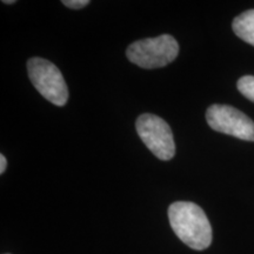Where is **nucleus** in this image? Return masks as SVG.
<instances>
[{
  "instance_id": "obj_1",
  "label": "nucleus",
  "mask_w": 254,
  "mask_h": 254,
  "mask_svg": "<svg viewBox=\"0 0 254 254\" xmlns=\"http://www.w3.org/2000/svg\"><path fill=\"white\" fill-rule=\"evenodd\" d=\"M168 219L177 237L195 251L212 243V227L202 208L194 202L177 201L168 207Z\"/></svg>"
},
{
  "instance_id": "obj_2",
  "label": "nucleus",
  "mask_w": 254,
  "mask_h": 254,
  "mask_svg": "<svg viewBox=\"0 0 254 254\" xmlns=\"http://www.w3.org/2000/svg\"><path fill=\"white\" fill-rule=\"evenodd\" d=\"M179 55V45L170 34L138 40L127 47L128 60L139 67L160 68L176 60Z\"/></svg>"
},
{
  "instance_id": "obj_3",
  "label": "nucleus",
  "mask_w": 254,
  "mask_h": 254,
  "mask_svg": "<svg viewBox=\"0 0 254 254\" xmlns=\"http://www.w3.org/2000/svg\"><path fill=\"white\" fill-rule=\"evenodd\" d=\"M27 72L33 86L46 100L56 106L67 103V85L55 64L43 58H31L27 62Z\"/></svg>"
},
{
  "instance_id": "obj_4",
  "label": "nucleus",
  "mask_w": 254,
  "mask_h": 254,
  "mask_svg": "<svg viewBox=\"0 0 254 254\" xmlns=\"http://www.w3.org/2000/svg\"><path fill=\"white\" fill-rule=\"evenodd\" d=\"M136 132L147 148L160 160H170L176 154L172 129L168 124L154 114H141L135 123Z\"/></svg>"
},
{
  "instance_id": "obj_5",
  "label": "nucleus",
  "mask_w": 254,
  "mask_h": 254,
  "mask_svg": "<svg viewBox=\"0 0 254 254\" xmlns=\"http://www.w3.org/2000/svg\"><path fill=\"white\" fill-rule=\"evenodd\" d=\"M206 120L214 131L246 141H254V122L245 113L228 105H212L206 111Z\"/></svg>"
},
{
  "instance_id": "obj_6",
  "label": "nucleus",
  "mask_w": 254,
  "mask_h": 254,
  "mask_svg": "<svg viewBox=\"0 0 254 254\" xmlns=\"http://www.w3.org/2000/svg\"><path fill=\"white\" fill-rule=\"evenodd\" d=\"M232 28L240 39L254 46V9H249L234 18Z\"/></svg>"
},
{
  "instance_id": "obj_7",
  "label": "nucleus",
  "mask_w": 254,
  "mask_h": 254,
  "mask_svg": "<svg viewBox=\"0 0 254 254\" xmlns=\"http://www.w3.org/2000/svg\"><path fill=\"white\" fill-rule=\"evenodd\" d=\"M238 90L244 97L254 103V75H245L238 80Z\"/></svg>"
},
{
  "instance_id": "obj_8",
  "label": "nucleus",
  "mask_w": 254,
  "mask_h": 254,
  "mask_svg": "<svg viewBox=\"0 0 254 254\" xmlns=\"http://www.w3.org/2000/svg\"><path fill=\"white\" fill-rule=\"evenodd\" d=\"M90 4L88 0H63V5H65L66 7L73 8V9H80L84 8L85 6Z\"/></svg>"
},
{
  "instance_id": "obj_9",
  "label": "nucleus",
  "mask_w": 254,
  "mask_h": 254,
  "mask_svg": "<svg viewBox=\"0 0 254 254\" xmlns=\"http://www.w3.org/2000/svg\"><path fill=\"white\" fill-rule=\"evenodd\" d=\"M6 166H7V160H6L4 154H0V173H4L6 170Z\"/></svg>"
},
{
  "instance_id": "obj_10",
  "label": "nucleus",
  "mask_w": 254,
  "mask_h": 254,
  "mask_svg": "<svg viewBox=\"0 0 254 254\" xmlns=\"http://www.w3.org/2000/svg\"><path fill=\"white\" fill-rule=\"evenodd\" d=\"M2 2H4V4H14V0H4V1H2Z\"/></svg>"
}]
</instances>
